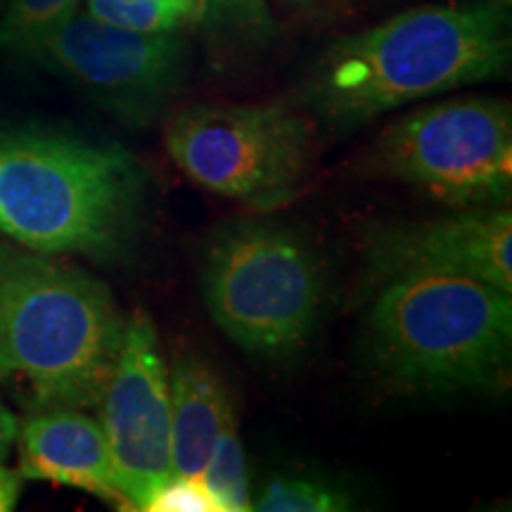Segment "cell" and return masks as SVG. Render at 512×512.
<instances>
[{
  "instance_id": "6da1fadb",
  "label": "cell",
  "mask_w": 512,
  "mask_h": 512,
  "mask_svg": "<svg viewBox=\"0 0 512 512\" xmlns=\"http://www.w3.org/2000/svg\"><path fill=\"white\" fill-rule=\"evenodd\" d=\"M510 64V0L427 5L332 43L302 102L325 126L356 131L403 105L503 79Z\"/></svg>"
},
{
  "instance_id": "7a4b0ae2",
  "label": "cell",
  "mask_w": 512,
  "mask_h": 512,
  "mask_svg": "<svg viewBox=\"0 0 512 512\" xmlns=\"http://www.w3.org/2000/svg\"><path fill=\"white\" fill-rule=\"evenodd\" d=\"M145 204L143 166L121 145L0 126V233L19 247L121 261L143 238Z\"/></svg>"
},
{
  "instance_id": "3957f363",
  "label": "cell",
  "mask_w": 512,
  "mask_h": 512,
  "mask_svg": "<svg viewBox=\"0 0 512 512\" xmlns=\"http://www.w3.org/2000/svg\"><path fill=\"white\" fill-rule=\"evenodd\" d=\"M126 320L83 268L0 245V382L29 411L98 408Z\"/></svg>"
},
{
  "instance_id": "277c9868",
  "label": "cell",
  "mask_w": 512,
  "mask_h": 512,
  "mask_svg": "<svg viewBox=\"0 0 512 512\" xmlns=\"http://www.w3.org/2000/svg\"><path fill=\"white\" fill-rule=\"evenodd\" d=\"M512 292L456 273L384 280L363 325V354L392 394L484 392L510 373Z\"/></svg>"
},
{
  "instance_id": "5b68a950",
  "label": "cell",
  "mask_w": 512,
  "mask_h": 512,
  "mask_svg": "<svg viewBox=\"0 0 512 512\" xmlns=\"http://www.w3.org/2000/svg\"><path fill=\"white\" fill-rule=\"evenodd\" d=\"M200 283L214 323L266 361H287L309 347L330 297L323 254L273 221L223 228L204 254Z\"/></svg>"
},
{
  "instance_id": "8992f818",
  "label": "cell",
  "mask_w": 512,
  "mask_h": 512,
  "mask_svg": "<svg viewBox=\"0 0 512 512\" xmlns=\"http://www.w3.org/2000/svg\"><path fill=\"white\" fill-rule=\"evenodd\" d=\"M366 164L451 209L505 207L512 195V110L482 95L420 107L384 128Z\"/></svg>"
},
{
  "instance_id": "52a82bcc",
  "label": "cell",
  "mask_w": 512,
  "mask_h": 512,
  "mask_svg": "<svg viewBox=\"0 0 512 512\" xmlns=\"http://www.w3.org/2000/svg\"><path fill=\"white\" fill-rule=\"evenodd\" d=\"M164 140L185 176L259 214L294 200L313 157L309 121L285 105L185 107Z\"/></svg>"
},
{
  "instance_id": "ba28073f",
  "label": "cell",
  "mask_w": 512,
  "mask_h": 512,
  "mask_svg": "<svg viewBox=\"0 0 512 512\" xmlns=\"http://www.w3.org/2000/svg\"><path fill=\"white\" fill-rule=\"evenodd\" d=\"M17 55L64 76L124 124L145 128L181 91L188 43L181 31L143 34L72 12Z\"/></svg>"
},
{
  "instance_id": "9c48e42d",
  "label": "cell",
  "mask_w": 512,
  "mask_h": 512,
  "mask_svg": "<svg viewBox=\"0 0 512 512\" xmlns=\"http://www.w3.org/2000/svg\"><path fill=\"white\" fill-rule=\"evenodd\" d=\"M114 472L126 510L150 508L171 465V394L157 330L136 313L126 320L124 342L98 403Z\"/></svg>"
},
{
  "instance_id": "30bf717a",
  "label": "cell",
  "mask_w": 512,
  "mask_h": 512,
  "mask_svg": "<svg viewBox=\"0 0 512 512\" xmlns=\"http://www.w3.org/2000/svg\"><path fill=\"white\" fill-rule=\"evenodd\" d=\"M408 273H456L512 292V214L458 209L432 221L389 223L368 235L366 280L375 287Z\"/></svg>"
},
{
  "instance_id": "8fae6325",
  "label": "cell",
  "mask_w": 512,
  "mask_h": 512,
  "mask_svg": "<svg viewBox=\"0 0 512 512\" xmlns=\"http://www.w3.org/2000/svg\"><path fill=\"white\" fill-rule=\"evenodd\" d=\"M17 439L22 479L72 486L126 510L100 420L76 408L34 411Z\"/></svg>"
},
{
  "instance_id": "7c38bea8",
  "label": "cell",
  "mask_w": 512,
  "mask_h": 512,
  "mask_svg": "<svg viewBox=\"0 0 512 512\" xmlns=\"http://www.w3.org/2000/svg\"><path fill=\"white\" fill-rule=\"evenodd\" d=\"M169 394L174 475L200 479L233 399L214 366L195 354L174 358L169 368Z\"/></svg>"
},
{
  "instance_id": "4fadbf2b",
  "label": "cell",
  "mask_w": 512,
  "mask_h": 512,
  "mask_svg": "<svg viewBox=\"0 0 512 512\" xmlns=\"http://www.w3.org/2000/svg\"><path fill=\"white\" fill-rule=\"evenodd\" d=\"M200 482L219 512L252 510L254 501L252 494H249L247 460L238 434L235 406L223 418L221 432L214 441V448H211V456L204 465Z\"/></svg>"
},
{
  "instance_id": "5bb4252c",
  "label": "cell",
  "mask_w": 512,
  "mask_h": 512,
  "mask_svg": "<svg viewBox=\"0 0 512 512\" xmlns=\"http://www.w3.org/2000/svg\"><path fill=\"white\" fill-rule=\"evenodd\" d=\"M349 508L351 498L342 489L304 475H275L252 503V510L259 512H342Z\"/></svg>"
},
{
  "instance_id": "9a60e30c",
  "label": "cell",
  "mask_w": 512,
  "mask_h": 512,
  "mask_svg": "<svg viewBox=\"0 0 512 512\" xmlns=\"http://www.w3.org/2000/svg\"><path fill=\"white\" fill-rule=\"evenodd\" d=\"M88 15L143 34L192 27L190 8L183 0H88Z\"/></svg>"
},
{
  "instance_id": "2e32d148",
  "label": "cell",
  "mask_w": 512,
  "mask_h": 512,
  "mask_svg": "<svg viewBox=\"0 0 512 512\" xmlns=\"http://www.w3.org/2000/svg\"><path fill=\"white\" fill-rule=\"evenodd\" d=\"M76 5L79 0H15L0 24V50L19 53L29 41L76 12Z\"/></svg>"
},
{
  "instance_id": "e0dca14e",
  "label": "cell",
  "mask_w": 512,
  "mask_h": 512,
  "mask_svg": "<svg viewBox=\"0 0 512 512\" xmlns=\"http://www.w3.org/2000/svg\"><path fill=\"white\" fill-rule=\"evenodd\" d=\"M200 27H211L214 31L233 27L259 36L271 31L273 22L266 0H207Z\"/></svg>"
},
{
  "instance_id": "ac0fdd59",
  "label": "cell",
  "mask_w": 512,
  "mask_h": 512,
  "mask_svg": "<svg viewBox=\"0 0 512 512\" xmlns=\"http://www.w3.org/2000/svg\"><path fill=\"white\" fill-rule=\"evenodd\" d=\"M147 512H219L200 479L174 475L159 486Z\"/></svg>"
},
{
  "instance_id": "d6986e66",
  "label": "cell",
  "mask_w": 512,
  "mask_h": 512,
  "mask_svg": "<svg viewBox=\"0 0 512 512\" xmlns=\"http://www.w3.org/2000/svg\"><path fill=\"white\" fill-rule=\"evenodd\" d=\"M17 441V420L3 399H0V512H8L15 508L19 489H22V475L19 470H10L8 456L10 448Z\"/></svg>"
},
{
  "instance_id": "ffe728a7",
  "label": "cell",
  "mask_w": 512,
  "mask_h": 512,
  "mask_svg": "<svg viewBox=\"0 0 512 512\" xmlns=\"http://www.w3.org/2000/svg\"><path fill=\"white\" fill-rule=\"evenodd\" d=\"M283 3H287L290 8L299 12H306V15L318 17V15H330V12H335L342 0H283Z\"/></svg>"
}]
</instances>
